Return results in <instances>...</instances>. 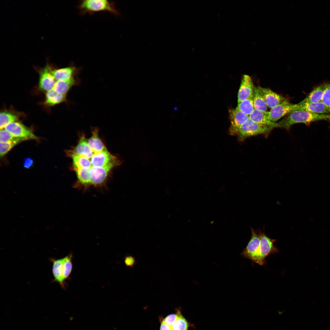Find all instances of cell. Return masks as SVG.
<instances>
[{
	"mask_svg": "<svg viewBox=\"0 0 330 330\" xmlns=\"http://www.w3.org/2000/svg\"><path fill=\"white\" fill-rule=\"evenodd\" d=\"M323 120L330 123V114H316L297 109L291 112L277 123V127L288 130L292 125L295 124L303 123L308 125L313 122Z\"/></svg>",
	"mask_w": 330,
	"mask_h": 330,
	"instance_id": "obj_1",
	"label": "cell"
},
{
	"mask_svg": "<svg viewBox=\"0 0 330 330\" xmlns=\"http://www.w3.org/2000/svg\"><path fill=\"white\" fill-rule=\"evenodd\" d=\"M77 8L81 15L88 14L92 15L96 13L106 11L116 16L120 15L116 3L107 0H83L79 1Z\"/></svg>",
	"mask_w": 330,
	"mask_h": 330,
	"instance_id": "obj_2",
	"label": "cell"
},
{
	"mask_svg": "<svg viewBox=\"0 0 330 330\" xmlns=\"http://www.w3.org/2000/svg\"><path fill=\"white\" fill-rule=\"evenodd\" d=\"M273 128L271 127L255 123L250 119L242 124L238 129L237 135L239 141L259 134H269Z\"/></svg>",
	"mask_w": 330,
	"mask_h": 330,
	"instance_id": "obj_3",
	"label": "cell"
},
{
	"mask_svg": "<svg viewBox=\"0 0 330 330\" xmlns=\"http://www.w3.org/2000/svg\"><path fill=\"white\" fill-rule=\"evenodd\" d=\"M260 236V242L257 255L254 262L263 265L266 263L265 258L267 256L279 252L278 249L275 246L276 240L272 239L261 230H258Z\"/></svg>",
	"mask_w": 330,
	"mask_h": 330,
	"instance_id": "obj_4",
	"label": "cell"
},
{
	"mask_svg": "<svg viewBox=\"0 0 330 330\" xmlns=\"http://www.w3.org/2000/svg\"><path fill=\"white\" fill-rule=\"evenodd\" d=\"M53 68L47 62L44 67L38 70L39 74L38 86L42 91L46 92L53 87L56 81L53 73Z\"/></svg>",
	"mask_w": 330,
	"mask_h": 330,
	"instance_id": "obj_5",
	"label": "cell"
},
{
	"mask_svg": "<svg viewBox=\"0 0 330 330\" xmlns=\"http://www.w3.org/2000/svg\"><path fill=\"white\" fill-rule=\"evenodd\" d=\"M299 107L298 103L294 104L287 100L271 108L269 111H267V117L270 121L276 123L292 111L298 109Z\"/></svg>",
	"mask_w": 330,
	"mask_h": 330,
	"instance_id": "obj_6",
	"label": "cell"
},
{
	"mask_svg": "<svg viewBox=\"0 0 330 330\" xmlns=\"http://www.w3.org/2000/svg\"><path fill=\"white\" fill-rule=\"evenodd\" d=\"M5 129L9 132L15 138L24 140H37L38 138L31 130L21 123L15 121L6 126Z\"/></svg>",
	"mask_w": 330,
	"mask_h": 330,
	"instance_id": "obj_7",
	"label": "cell"
},
{
	"mask_svg": "<svg viewBox=\"0 0 330 330\" xmlns=\"http://www.w3.org/2000/svg\"><path fill=\"white\" fill-rule=\"evenodd\" d=\"M251 238L240 255L254 262L258 254L260 242V236L258 230L251 228Z\"/></svg>",
	"mask_w": 330,
	"mask_h": 330,
	"instance_id": "obj_8",
	"label": "cell"
},
{
	"mask_svg": "<svg viewBox=\"0 0 330 330\" xmlns=\"http://www.w3.org/2000/svg\"><path fill=\"white\" fill-rule=\"evenodd\" d=\"M112 168L109 167H93L90 170L91 186L101 188L105 186L108 173Z\"/></svg>",
	"mask_w": 330,
	"mask_h": 330,
	"instance_id": "obj_9",
	"label": "cell"
},
{
	"mask_svg": "<svg viewBox=\"0 0 330 330\" xmlns=\"http://www.w3.org/2000/svg\"><path fill=\"white\" fill-rule=\"evenodd\" d=\"M89 146L85 136L82 134L80 137L77 145L72 150H68L67 154L71 157L73 156H82L90 159L95 152Z\"/></svg>",
	"mask_w": 330,
	"mask_h": 330,
	"instance_id": "obj_10",
	"label": "cell"
},
{
	"mask_svg": "<svg viewBox=\"0 0 330 330\" xmlns=\"http://www.w3.org/2000/svg\"><path fill=\"white\" fill-rule=\"evenodd\" d=\"M229 114L231 122L229 134L232 135H237L239 127L249 119V116L236 108L229 110Z\"/></svg>",
	"mask_w": 330,
	"mask_h": 330,
	"instance_id": "obj_11",
	"label": "cell"
},
{
	"mask_svg": "<svg viewBox=\"0 0 330 330\" xmlns=\"http://www.w3.org/2000/svg\"><path fill=\"white\" fill-rule=\"evenodd\" d=\"M81 69L72 63L66 67L58 68H53V73L56 81L67 80L77 76Z\"/></svg>",
	"mask_w": 330,
	"mask_h": 330,
	"instance_id": "obj_12",
	"label": "cell"
},
{
	"mask_svg": "<svg viewBox=\"0 0 330 330\" xmlns=\"http://www.w3.org/2000/svg\"><path fill=\"white\" fill-rule=\"evenodd\" d=\"M254 88L251 77L248 75H244L242 78L238 93V103L253 97Z\"/></svg>",
	"mask_w": 330,
	"mask_h": 330,
	"instance_id": "obj_13",
	"label": "cell"
},
{
	"mask_svg": "<svg viewBox=\"0 0 330 330\" xmlns=\"http://www.w3.org/2000/svg\"><path fill=\"white\" fill-rule=\"evenodd\" d=\"M268 107L271 108L288 100L286 98L268 88L258 86Z\"/></svg>",
	"mask_w": 330,
	"mask_h": 330,
	"instance_id": "obj_14",
	"label": "cell"
},
{
	"mask_svg": "<svg viewBox=\"0 0 330 330\" xmlns=\"http://www.w3.org/2000/svg\"><path fill=\"white\" fill-rule=\"evenodd\" d=\"M80 83V80L77 76L67 80H57L53 89L59 94L67 95L73 86L78 85Z\"/></svg>",
	"mask_w": 330,
	"mask_h": 330,
	"instance_id": "obj_15",
	"label": "cell"
},
{
	"mask_svg": "<svg viewBox=\"0 0 330 330\" xmlns=\"http://www.w3.org/2000/svg\"><path fill=\"white\" fill-rule=\"evenodd\" d=\"M298 109L305 110L313 113L330 114V112L322 101L314 103H299Z\"/></svg>",
	"mask_w": 330,
	"mask_h": 330,
	"instance_id": "obj_16",
	"label": "cell"
},
{
	"mask_svg": "<svg viewBox=\"0 0 330 330\" xmlns=\"http://www.w3.org/2000/svg\"><path fill=\"white\" fill-rule=\"evenodd\" d=\"M328 84L324 83L314 88L301 102L302 103H314L322 101Z\"/></svg>",
	"mask_w": 330,
	"mask_h": 330,
	"instance_id": "obj_17",
	"label": "cell"
},
{
	"mask_svg": "<svg viewBox=\"0 0 330 330\" xmlns=\"http://www.w3.org/2000/svg\"><path fill=\"white\" fill-rule=\"evenodd\" d=\"M67 95L57 93L53 89L46 92L43 104L46 106L51 107L67 101Z\"/></svg>",
	"mask_w": 330,
	"mask_h": 330,
	"instance_id": "obj_18",
	"label": "cell"
},
{
	"mask_svg": "<svg viewBox=\"0 0 330 330\" xmlns=\"http://www.w3.org/2000/svg\"><path fill=\"white\" fill-rule=\"evenodd\" d=\"M249 118L255 123L268 126L273 128L277 127V123L273 122L269 119L267 116V111L255 109L249 115Z\"/></svg>",
	"mask_w": 330,
	"mask_h": 330,
	"instance_id": "obj_19",
	"label": "cell"
},
{
	"mask_svg": "<svg viewBox=\"0 0 330 330\" xmlns=\"http://www.w3.org/2000/svg\"><path fill=\"white\" fill-rule=\"evenodd\" d=\"M53 262L52 273L54 281L58 282L61 287H65V280L63 277V258L51 259Z\"/></svg>",
	"mask_w": 330,
	"mask_h": 330,
	"instance_id": "obj_20",
	"label": "cell"
},
{
	"mask_svg": "<svg viewBox=\"0 0 330 330\" xmlns=\"http://www.w3.org/2000/svg\"><path fill=\"white\" fill-rule=\"evenodd\" d=\"M92 135L90 138L87 139L88 144L93 151L96 152H101L106 149L104 144L98 135V130L94 128L92 130Z\"/></svg>",
	"mask_w": 330,
	"mask_h": 330,
	"instance_id": "obj_21",
	"label": "cell"
},
{
	"mask_svg": "<svg viewBox=\"0 0 330 330\" xmlns=\"http://www.w3.org/2000/svg\"><path fill=\"white\" fill-rule=\"evenodd\" d=\"M20 114L12 111L5 110L0 114V128L1 129L5 128L8 124L17 121L20 117Z\"/></svg>",
	"mask_w": 330,
	"mask_h": 330,
	"instance_id": "obj_22",
	"label": "cell"
},
{
	"mask_svg": "<svg viewBox=\"0 0 330 330\" xmlns=\"http://www.w3.org/2000/svg\"><path fill=\"white\" fill-rule=\"evenodd\" d=\"M253 99L255 109L267 111L268 107L258 86H255Z\"/></svg>",
	"mask_w": 330,
	"mask_h": 330,
	"instance_id": "obj_23",
	"label": "cell"
},
{
	"mask_svg": "<svg viewBox=\"0 0 330 330\" xmlns=\"http://www.w3.org/2000/svg\"><path fill=\"white\" fill-rule=\"evenodd\" d=\"M253 98V97H249L238 103L236 108L249 116L255 110Z\"/></svg>",
	"mask_w": 330,
	"mask_h": 330,
	"instance_id": "obj_24",
	"label": "cell"
},
{
	"mask_svg": "<svg viewBox=\"0 0 330 330\" xmlns=\"http://www.w3.org/2000/svg\"><path fill=\"white\" fill-rule=\"evenodd\" d=\"M25 140L19 138H15L13 140L8 142L0 143V155L3 157L6 155L15 146Z\"/></svg>",
	"mask_w": 330,
	"mask_h": 330,
	"instance_id": "obj_25",
	"label": "cell"
},
{
	"mask_svg": "<svg viewBox=\"0 0 330 330\" xmlns=\"http://www.w3.org/2000/svg\"><path fill=\"white\" fill-rule=\"evenodd\" d=\"M72 255L70 254L63 258V277L64 280L68 278L72 271Z\"/></svg>",
	"mask_w": 330,
	"mask_h": 330,
	"instance_id": "obj_26",
	"label": "cell"
},
{
	"mask_svg": "<svg viewBox=\"0 0 330 330\" xmlns=\"http://www.w3.org/2000/svg\"><path fill=\"white\" fill-rule=\"evenodd\" d=\"M171 326L173 329L175 330H188L189 324L186 319L179 311L177 319Z\"/></svg>",
	"mask_w": 330,
	"mask_h": 330,
	"instance_id": "obj_27",
	"label": "cell"
},
{
	"mask_svg": "<svg viewBox=\"0 0 330 330\" xmlns=\"http://www.w3.org/2000/svg\"><path fill=\"white\" fill-rule=\"evenodd\" d=\"M322 101L330 112V83L328 84L324 90Z\"/></svg>",
	"mask_w": 330,
	"mask_h": 330,
	"instance_id": "obj_28",
	"label": "cell"
},
{
	"mask_svg": "<svg viewBox=\"0 0 330 330\" xmlns=\"http://www.w3.org/2000/svg\"><path fill=\"white\" fill-rule=\"evenodd\" d=\"M14 137L11 134L5 129H1L0 131V143H4L13 140Z\"/></svg>",
	"mask_w": 330,
	"mask_h": 330,
	"instance_id": "obj_29",
	"label": "cell"
},
{
	"mask_svg": "<svg viewBox=\"0 0 330 330\" xmlns=\"http://www.w3.org/2000/svg\"><path fill=\"white\" fill-rule=\"evenodd\" d=\"M179 311H178L176 314H172L167 316L163 321L171 326L177 319L179 315Z\"/></svg>",
	"mask_w": 330,
	"mask_h": 330,
	"instance_id": "obj_30",
	"label": "cell"
},
{
	"mask_svg": "<svg viewBox=\"0 0 330 330\" xmlns=\"http://www.w3.org/2000/svg\"><path fill=\"white\" fill-rule=\"evenodd\" d=\"M124 262L126 266L129 267H132L134 266L136 262L134 257L130 255H128L125 256Z\"/></svg>",
	"mask_w": 330,
	"mask_h": 330,
	"instance_id": "obj_31",
	"label": "cell"
},
{
	"mask_svg": "<svg viewBox=\"0 0 330 330\" xmlns=\"http://www.w3.org/2000/svg\"><path fill=\"white\" fill-rule=\"evenodd\" d=\"M33 163L32 159L29 157L26 158L24 159L23 165L25 168L28 169L31 167Z\"/></svg>",
	"mask_w": 330,
	"mask_h": 330,
	"instance_id": "obj_32",
	"label": "cell"
},
{
	"mask_svg": "<svg viewBox=\"0 0 330 330\" xmlns=\"http://www.w3.org/2000/svg\"><path fill=\"white\" fill-rule=\"evenodd\" d=\"M171 327L167 324L163 320L161 323L160 330H171Z\"/></svg>",
	"mask_w": 330,
	"mask_h": 330,
	"instance_id": "obj_33",
	"label": "cell"
},
{
	"mask_svg": "<svg viewBox=\"0 0 330 330\" xmlns=\"http://www.w3.org/2000/svg\"><path fill=\"white\" fill-rule=\"evenodd\" d=\"M171 330H174V329H172Z\"/></svg>",
	"mask_w": 330,
	"mask_h": 330,
	"instance_id": "obj_34",
	"label": "cell"
}]
</instances>
